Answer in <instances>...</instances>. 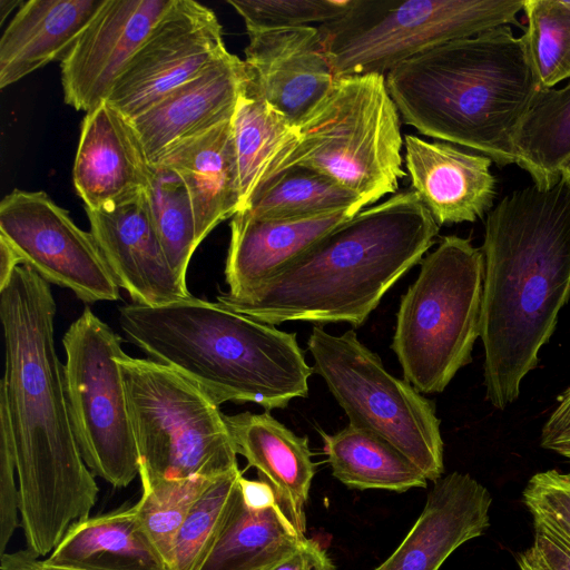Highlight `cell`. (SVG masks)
I'll use <instances>...</instances> for the list:
<instances>
[{"instance_id": "obj_1", "label": "cell", "mask_w": 570, "mask_h": 570, "mask_svg": "<svg viewBox=\"0 0 570 570\" xmlns=\"http://www.w3.org/2000/svg\"><path fill=\"white\" fill-rule=\"evenodd\" d=\"M55 315L50 284L31 267L18 266L0 288L6 351L0 402L14 441L24 538L39 557L89 518L99 492L75 436Z\"/></svg>"}, {"instance_id": "obj_2", "label": "cell", "mask_w": 570, "mask_h": 570, "mask_svg": "<svg viewBox=\"0 0 570 570\" xmlns=\"http://www.w3.org/2000/svg\"><path fill=\"white\" fill-rule=\"evenodd\" d=\"M480 337L493 406L515 401L570 296V185H532L488 214Z\"/></svg>"}, {"instance_id": "obj_3", "label": "cell", "mask_w": 570, "mask_h": 570, "mask_svg": "<svg viewBox=\"0 0 570 570\" xmlns=\"http://www.w3.org/2000/svg\"><path fill=\"white\" fill-rule=\"evenodd\" d=\"M440 226L410 189L366 207L249 292L217 296L256 321L362 326L433 246Z\"/></svg>"}, {"instance_id": "obj_4", "label": "cell", "mask_w": 570, "mask_h": 570, "mask_svg": "<svg viewBox=\"0 0 570 570\" xmlns=\"http://www.w3.org/2000/svg\"><path fill=\"white\" fill-rule=\"evenodd\" d=\"M385 83L406 125L501 167L515 164L514 131L541 89L527 40L510 26L422 51Z\"/></svg>"}, {"instance_id": "obj_5", "label": "cell", "mask_w": 570, "mask_h": 570, "mask_svg": "<svg viewBox=\"0 0 570 570\" xmlns=\"http://www.w3.org/2000/svg\"><path fill=\"white\" fill-rule=\"evenodd\" d=\"M125 336L146 355L199 386L218 406L254 403L266 411L307 397L314 373L296 334L219 302L194 297L119 308Z\"/></svg>"}, {"instance_id": "obj_6", "label": "cell", "mask_w": 570, "mask_h": 570, "mask_svg": "<svg viewBox=\"0 0 570 570\" xmlns=\"http://www.w3.org/2000/svg\"><path fill=\"white\" fill-rule=\"evenodd\" d=\"M296 128L294 147L265 183L289 167L303 166L332 178L370 207L394 195L406 175L401 116L384 75L335 78L327 96Z\"/></svg>"}, {"instance_id": "obj_7", "label": "cell", "mask_w": 570, "mask_h": 570, "mask_svg": "<svg viewBox=\"0 0 570 570\" xmlns=\"http://www.w3.org/2000/svg\"><path fill=\"white\" fill-rule=\"evenodd\" d=\"M402 295L391 348L420 393L444 391L471 362L481 333L484 255L456 235L441 238Z\"/></svg>"}, {"instance_id": "obj_8", "label": "cell", "mask_w": 570, "mask_h": 570, "mask_svg": "<svg viewBox=\"0 0 570 570\" xmlns=\"http://www.w3.org/2000/svg\"><path fill=\"white\" fill-rule=\"evenodd\" d=\"M139 478H217L238 468L219 406L195 383L150 358H119Z\"/></svg>"}, {"instance_id": "obj_9", "label": "cell", "mask_w": 570, "mask_h": 570, "mask_svg": "<svg viewBox=\"0 0 570 570\" xmlns=\"http://www.w3.org/2000/svg\"><path fill=\"white\" fill-rule=\"evenodd\" d=\"M524 0H354L318 27L335 77L386 75L443 42L518 26Z\"/></svg>"}, {"instance_id": "obj_10", "label": "cell", "mask_w": 570, "mask_h": 570, "mask_svg": "<svg viewBox=\"0 0 570 570\" xmlns=\"http://www.w3.org/2000/svg\"><path fill=\"white\" fill-rule=\"evenodd\" d=\"M313 371L350 424L382 438L430 481L444 472L440 420L433 403L405 379L393 376L353 330L333 335L315 325L307 340Z\"/></svg>"}, {"instance_id": "obj_11", "label": "cell", "mask_w": 570, "mask_h": 570, "mask_svg": "<svg viewBox=\"0 0 570 570\" xmlns=\"http://www.w3.org/2000/svg\"><path fill=\"white\" fill-rule=\"evenodd\" d=\"M65 390L81 456L115 488L139 475V459L119 366L122 338L89 307L62 338Z\"/></svg>"}, {"instance_id": "obj_12", "label": "cell", "mask_w": 570, "mask_h": 570, "mask_svg": "<svg viewBox=\"0 0 570 570\" xmlns=\"http://www.w3.org/2000/svg\"><path fill=\"white\" fill-rule=\"evenodd\" d=\"M0 237L22 265L43 281L70 289L87 304L119 299L116 283L94 236L45 191L13 189L0 203Z\"/></svg>"}, {"instance_id": "obj_13", "label": "cell", "mask_w": 570, "mask_h": 570, "mask_svg": "<svg viewBox=\"0 0 570 570\" xmlns=\"http://www.w3.org/2000/svg\"><path fill=\"white\" fill-rule=\"evenodd\" d=\"M227 52L214 11L194 0H174L117 80L107 101L134 119Z\"/></svg>"}, {"instance_id": "obj_14", "label": "cell", "mask_w": 570, "mask_h": 570, "mask_svg": "<svg viewBox=\"0 0 570 570\" xmlns=\"http://www.w3.org/2000/svg\"><path fill=\"white\" fill-rule=\"evenodd\" d=\"M85 209L90 233L116 283L134 304L155 307L191 296L164 250L147 189L98 209Z\"/></svg>"}, {"instance_id": "obj_15", "label": "cell", "mask_w": 570, "mask_h": 570, "mask_svg": "<svg viewBox=\"0 0 570 570\" xmlns=\"http://www.w3.org/2000/svg\"><path fill=\"white\" fill-rule=\"evenodd\" d=\"M174 0H105L60 61L65 102L88 112L117 80Z\"/></svg>"}, {"instance_id": "obj_16", "label": "cell", "mask_w": 570, "mask_h": 570, "mask_svg": "<svg viewBox=\"0 0 570 570\" xmlns=\"http://www.w3.org/2000/svg\"><path fill=\"white\" fill-rule=\"evenodd\" d=\"M245 63L258 94L295 126L330 92L335 75L318 28L249 31Z\"/></svg>"}, {"instance_id": "obj_17", "label": "cell", "mask_w": 570, "mask_h": 570, "mask_svg": "<svg viewBox=\"0 0 570 570\" xmlns=\"http://www.w3.org/2000/svg\"><path fill=\"white\" fill-rule=\"evenodd\" d=\"M248 79L244 60L227 52L202 73L130 119L150 164L169 148L230 120Z\"/></svg>"}, {"instance_id": "obj_18", "label": "cell", "mask_w": 570, "mask_h": 570, "mask_svg": "<svg viewBox=\"0 0 570 570\" xmlns=\"http://www.w3.org/2000/svg\"><path fill=\"white\" fill-rule=\"evenodd\" d=\"M491 503L488 489L470 474L440 478L410 532L374 570H439L454 550L488 529Z\"/></svg>"}, {"instance_id": "obj_19", "label": "cell", "mask_w": 570, "mask_h": 570, "mask_svg": "<svg viewBox=\"0 0 570 570\" xmlns=\"http://www.w3.org/2000/svg\"><path fill=\"white\" fill-rule=\"evenodd\" d=\"M138 134L107 100L89 110L81 124L72 179L87 209H98L147 189L151 178Z\"/></svg>"}, {"instance_id": "obj_20", "label": "cell", "mask_w": 570, "mask_h": 570, "mask_svg": "<svg viewBox=\"0 0 570 570\" xmlns=\"http://www.w3.org/2000/svg\"><path fill=\"white\" fill-rule=\"evenodd\" d=\"M404 146L412 190L439 226L473 223L490 212L497 187L489 157L415 135H405Z\"/></svg>"}, {"instance_id": "obj_21", "label": "cell", "mask_w": 570, "mask_h": 570, "mask_svg": "<svg viewBox=\"0 0 570 570\" xmlns=\"http://www.w3.org/2000/svg\"><path fill=\"white\" fill-rule=\"evenodd\" d=\"M305 540L273 488L242 475L227 518L196 570H267Z\"/></svg>"}, {"instance_id": "obj_22", "label": "cell", "mask_w": 570, "mask_h": 570, "mask_svg": "<svg viewBox=\"0 0 570 570\" xmlns=\"http://www.w3.org/2000/svg\"><path fill=\"white\" fill-rule=\"evenodd\" d=\"M357 213L342 209L289 219H262L236 213L229 224L225 264L228 289L224 293L238 296L249 292Z\"/></svg>"}, {"instance_id": "obj_23", "label": "cell", "mask_w": 570, "mask_h": 570, "mask_svg": "<svg viewBox=\"0 0 570 570\" xmlns=\"http://www.w3.org/2000/svg\"><path fill=\"white\" fill-rule=\"evenodd\" d=\"M225 421L237 453L273 488L285 514L305 533V508L315 474L308 439L295 434L269 411L225 414Z\"/></svg>"}, {"instance_id": "obj_24", "label": "cell", "mask_w": 570, "mask_h": 570, "mask_svg": "<svg viewBox=\"0 0 570 570\" xmlns=\"http://www.w3.org/2000/svg\"><path fill=\"white\" fill-rule=\"evenodd\" d=\"M155 164L175 170L186 185L195 214L198 244L219 223L242 209L230 120L178 142Z\"/></svg>"}, {"instance_id": "obj_25", "label": "cell", "mask_w": 570, "mask_h": 570, "mask_svg": "<svg viewBox=\"0 0 570 570\" xmlns=\"http://www.w3.org/2000/svg\"><path fill=\"white\" fill-rule=\"evenodd\" d=\"M105 0H28L0 39V88L62 60Z\"/></svg>"}, {"instance_id": "obj_26", "label": "cell", "mask_w": 570, "mask_h": 570, "mask_svg": "<svg viewBox=\"0 0 570 570\" xmlns=\"http://www.w3.org/2000/svg\"><path fill=\"white\" fill-rule=\"evenodd\" d=\"M43 563L79 570H170L134 505L73 523Z\"/></svg>"}, {"instance_id": "obj_27", "label": "cell", "mask_w": 570, "mask_h": 570, "mask_svg": "<svg viewBox=\"0 0 570 570\" xmlns=\"http://www.w3.org/2000/svg\"><path fill=\"white\" fill-rule=\"evenodd\" d=\"M242 209L297 139V128L257 91L248 73L230 119Z\"/></svg>"}, {"instance_id": "obj_28", "label": "cell", "mask_w": 570, "mask_h": 570, "mask_svg": "<svg viewBox=\"0 0 570 570\" xmlns=\"http://www.w3.org/2000/svg\"><path fill=\"white\" fill-rule=\"evenodd\" d=\"M320 433L333 475L351 489L405 492L428 485L414 463L370 431L348 424L334 434Z\"/></svg>"}, {"instance_id": "obj_29", "label": "cell", "mask_w": 570, "mask_h": 570, "mask_svg": "<svg viewBox=\"0 0 570 570\" xmlns=\"http://www.w3.org/2000/svg\"><path fill=\"white\" fill-rule=\"evenodd\" d=\"M515 164L533 185L548 189L561 179L570 161V82L541 88L519 122L512 139Z\"/></svg>"}, {"instance_id": "obj_30", "label": "cell", "mask_w": 570, "mask_h": 570, "mask_svg": "<svg viewBox=\"0 0 570 570\" xmlns=\"http://www.w3.org/2000/svg\"><path fill=\"white\" fill-rule=\"evenodd\" d=\"M364 208L360 197L326 175L293 166L262 185L239 212L262 219H289Z\"/></svg>"}, {"instance_id": "obj_31", "label": "cell", "mask_w": 570, "mask_h": 570, "mask_svg": "<svg viewBox=\"0 0 570 570\" xmlns=\"http://www.w3.org/2000/svg\"><path fill=\"white\" fill-rule=\"evenodd\" d=\"M147 188L155 228L173 269L186 281L190 258L198 247L191 199L180 176L151 164Z\"/></svg>"}, {"instance_id": "obj_32", "label": "cell", "mask_w": 570, "mask_h": 570, "mask_svg": "<svg viewBox=\"0 0 570 570\" xmlns=\"http://www.w3.org/2000/svg\"><path fill=\"white\" fill-rule=\"evenodd\" d=\"M215 478H140L141 497L134 504L137 517L170 569L174 543L184 521L199 495Z\"/></svg>"}, {"instance_id": "obj_33", "label": "cell", "mask_w": 570, "mask_h": 570, "mask_svg": "<svg viewBox=\"0 0 570 570\" xmlns=\"http://www.w3.org/2000/svg\"><path fill=\"white\" fill-rule=\"evenodd\" d=\"M524 38L541 88L570 78V1L524 0Z\"/></svg>"}, {"instance_id": "obj_34", "label": "cell", "mask_w": 570, "mask_h": 570, "mask_svg": "<svg viewBox=\"0 0 570 570\" xmlns=\"http://www.w3.org/2000/svg\"><path fill=\"white\" fill-rule=\"evenodd\" d=\"M242 475L238 468L219 475L199 495L177 533L170 570H196L227 518Z\"/></svg>"}, {"instance_id": "obj_35", "label": "cell", "mask_w": 570, "mask_h": 570, "mask_svg": "<svg viewBox=\"0 0 570 570\" xmlns=\"http://www.w3.org/2000/svg\"><path fill=\"white\" fill-rule=\"evenodd\" d=\"M354 0H227L243 18L247 32L305 27L332 22L351 8Z\"/></svg>"}, {"instance_id": "obj_36", "label": "cell", "mask_w": 570, "mask_h": 570, "mask_svg": "<svg viewBox=\"0 0 570 570\" xmlns=\"http://www.w3.org/2000/svg\"><path fill=\"white\" fill-rule=\"evenodd\" d=\"M524 503L541 527L570 547V474L535 473L523 491Z\"/></svg>"}, {"instance_id": "obj_37", "label": "cell", "mask_w": 570, "mask_h": 570, "mask_svg": "<svg viewBox=\"0 0 570 570\" xmlns=\"http://www.w3.org/2000/svg\"><path fill=\"white\" fill-rule=\"evenodd\" d=\"M17 459L13 435L6 406L0 402V556L18 527L20 493L14 474Z\"/></svg>"}, {"instance_id": "obj_38", "label": "cell", "mask_w": 570, "mask_h": 570, "mask_svg": "<svg viewBox=\"0 0 570 570\" xmlns=\"http://www.w3.org/2000/svg\"><path fill=\"white\" fill-rule=\"evenodd\" d=\"M521 570H570V547L534 525L532 544L519 556Z\"/></svg>"}, {"instance_id": "obj_39", "label": "cell", "mask_w": 570, "mask_h": 570, "mask_svg": "<svg viewBox=\"0 0 570 570\" xmlns=\"http://www.w3.org/2000/svg\"><path fill=\"white\" fill-rule=\"evenodd\" d=\"M541 445L570 461V389L544 424Z\"/></svg>"}, {"instance_id": "obj_40", "label": "cell", "mask_w": 570, "mask_h": 570, "mask_svg": "<svg viewBox=\"0 0 570 570\" xmlns=\"http://www.w3.org/2000/svg\"><path fill=\"white\" fill-rule=\"evenodd\" d=\"M267 570H336L326 550L314 539L306 538L293 553Z\"/></svg>"}, {"instance_id": "obj_41", "label": "cell", "mask_w": 570, "mask_h": 570, "mask_svg": "<svg viewBox=\"0 0 570 570\" xmlns=\"http://www.w3.org/2000/svg\"><path fill=\"white\" fill-rule=\"evenodd\" d=\"M0 570H45L43 560L31 549L4 552L0 558Z\"/></svg>"}, {"instance_id": "obj_42", "label": "cell", "mask_w": 570, "mask_h": 570, "mask_svg": "<svg viewBox=\"0 0 570 570\" xmlns=\"http://www.w3.org/2000/svg\"><path fill=\"white\" fill-rule=\"evenodd\" d=\"M20 265H22L20 256L6 239L0 237V288L8 284Z\"/></svg>"}, {"instance_id": "obj_43", "label": "cell", "mask_w": 570, "mask_h": 570, "mask_svg": "<svg viewBox=\"0 0 570 570\" xmlns=\"http://www.w3.org/2000/svg\"><path fill=\"white\" fill-rule=\"evenodd\" d=\"M23 2L21 0H0V22L3 23L8 14L17 7L20 8Z\"/></svg>"}, {"instance_id": "obj_44", "label": "cell", "mask_w": 570, "mask_h": 570, "mask_svg": "<svg viewBox=\"0 0 570 570\" xmlns=\"http://www.w3.org/2000/svg\"><path fill=\"white\" fill-rule=\"evenodd\" d=\"M560 180L570 185V161L562 168Z\"/></svg>"}, {"instance_id": "obj_45", "label": "cell", "mask_w": 570, "mask_h": 570, "mask_svg": "<svg viewBox=\"0 0 570 570\" xmlns=\"http://www.w3.org/2000/svg\"><path fill=\"white\" fill-rule=\"evenodd\" d=\"M45 570H79V569H72V568H65V567H58V566H49L43 563Z\"/></svg>"}]
</instances>
